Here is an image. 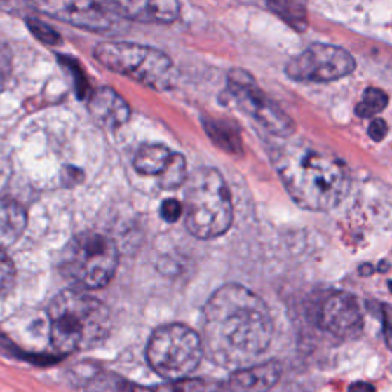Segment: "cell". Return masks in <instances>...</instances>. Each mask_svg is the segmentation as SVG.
<instances>
[{
	"instance_id": "30bf717a",
	"label": "cell",
	"mask_w": 392,
	"mask_h": 392,
	"mask_svg": "<svg viewBox=\"0 0 392 392\" xmlns=\"http://www.w3.org/2000/svg\"><path fill=\"white\" fill-rule=\"evenodd\" d=\"M39 11L89 31H107L115 25V13L109 5L97 2H37Z\"/></svg>"
},
{
	"instance_id": "484cf974",
	"label": "cell",
	"mask_w": 392,
	"mask_h": 392,
	"mask_svg": "<svg viewBox=\"0 0 392 392\" xmlns=\"http://www.w3.org/2000/svg\"><path fill=\"white\" fill-rule=\"evenodd\" d=\"M388 133V124L385 120H374L370 124V137L374 141H381Z\"/></svg>"
},
{
	"instance_id": "8fae6325",
	"label": "cell",
	"mask_w": 392,
	"mask_h": 392,
	"mask_svg": "<svg viewBox=\"0 0 392 392\" xmlns=\"http://www.w3.org/2000/svg\"><path fill=\"white\" fill-rule=\"evenodd\" d=\"M319 325L339 339L360 334L363 318L357 300L348 293H334L325 297L319 308Z\"/></svg>"
},
{
	"instance_id": "4316f807",
	"label": "cell",
	"mask_w": 392,
	"mask_h": 392,
	"mask_svg": "<svg viewBox=\"0 0 392 392\" xmlns=\"http://www.w3.org/2000/svg\"><path fill=\"white\" fill-rule=\"evenodd\" d=\"M383 334H385L386 345L392 351V311H389V308H385V313H383Z\"/></svg>"
},
{
	"instance_id": "5b68a950",
	"label": "cell",
	"mask_w": 392,
	"mask_h": 392,
	"mask_svg": "<svg viewBox=\"0 0 392 392\" xmlns=\"http://www.w3.org/2000/svg\"><path fill=\"white\" fill-rule=\"evenodd\" d=\"M119 250L103 233L86 231L74 236L60 255L58 266L75 290H98L112 281Z\"/></svg>"
},
{
	"instance_id": "7a4b0ae2",
	"label": "cell",
	"mask_w": 392,
	"mask_h": 392,
	"mask_svg": "<svg viewBox=\"0 0 392 392\" xmlns=\"http://www.w3.org/2000/svg\"><path fill=\"white\" fill-rule=\"evenodd\" d=\"M274 165L293 201L306 210H332L344 201L351 186L344 161L306 143L282 146Z\"/></svg>"
},
{
	"instance_id": "ba28073f",
	"label": "cell",
	"mask_w": 392,
	"mask_h": 392,
	"mask_svg": "<svg viewBox=\"0 0 392 392\" xmlns=\"http://www.w3.org/2000/svg\"><path fill=\"white\" fill-rule=\"evenodd\" d=\"M229 89L244 112L252 115L266 130L279 137H288L293 133V120L265 95L248 72L241 69L231 71L229 74Z\"/></svg>"
},
{
	"instance_id": "83f0119b",
	"label": "cell",
	"mask_w": 392,
	"mask_h": 392,
	"mask_svg": "<svg viewBox=\"0 0 392 392\" xmlns=\"http://www.w3.org/2000/svg\"><path fill=\"white\" fill-rule=\"evenodd\" d=\"M349 392H375V388L371 385V383L356 381L349 386Z\"/></svg>"
},
{
	"instance_id": "3957f363",
	"label": "cell",
	"mask_w": 392,
	"mask_h": 392,
	"mask_svg": "<svg viewBox=\"0 0 392 392\" xmlns=\"http://www.w3.org/2000/svg\"><path fill=\"white\" fill-rule=\"evenodd\" d=\"M49 334L60 353L88 351L107 339L111 311L97 297L80 290H65L49 305Z\"/></svg>"
},
{
	"instance_id": "52a82bcc",
	"label": "cell",
	"mask_w": 392,
	"mask_h": 392,
	"mask_svg": "<svg viewBox=\"0 0 392 392\" xmlns=\"http://www.w3.org/2000/svg\"><path fill=\"white\" fill-rule=\"evenodd\" d=\"M203 354L201 336L181 323L155 330L146 349L150 368L169 381L187 379L201 363Z\"/></svg>"
},
{
	"instance_id": "e0dca14e",
	"label": "cell",
	"mask_w": 392,
	"mask_h": 392,
	"mask_svg": "<svg viewBox=\"0 0 392 392\" xmlns=\"http://www.w3.org/2000/svg\"><path fill=\"white\" fill-rule=\"evenodd\" d=\"M86 392H154L112 372H102L88 383Z\"/></svg>"
},
{
	"instance_id": "d4e9b609",
	"label": "cell",
	"mask_w": 392,
	"mask_h": 392,
	"mask_svg": "<svg viewBox=\"0 0 392 392\" xmlns=\"http://www.w3.org/2000/svg\"><path fill=\"white\" fill-rule=\"evenodd\" d=\"M11 69V55H10V49L0 41V85L5 81V79L8 77Z\"/></svg>"
},
{
	"instance_id": "d6986e66",
	"label": "cell",
	"mask_w": 392,
	"mask_h": 392,
	"mask_svg": "<svg viewBox=\"0 0 392 392\" xmlns=\"http://www.w3.org/2000/svg\"><path fill=\"white\" fill-rule=\"evenodd\" d=\"M388 95L377 88H368L363 93V100L356 106V114L362 119H370V116L381 112L388 106Z\"/></svg>"
},
{
	"instance_id": "f1b7e54d",
	"label": "cell",
	"mask_w": 392,
	"mask_h": 392,
	"mask_svg": "<svg viewBox=\"0 0 392 392\" xmlns=\"http://www.w3.org/2000/svg\"><path fill=\"white\" fill-rule=\"evenodd\" d=\"M389 290H391V291H392V281H391V282H389Z\"/></svg>"
},
{
	"instance_id": "ffe728a7",
	"label": "cell",
	"mask_w": 392,
	"mask_h": 392,
	"mask_svg": "<svg viewBox=\"0 0 392 392\" xmlns=\"http://www.w3.org/2000/svg\"><path fill=\"white\" fill-rule=\"evenodd\" d=\"M154 392H208V386L201 379H181L163 383Z\"/></svg>"
},
{
	"instance_id": "ac0fdd59",
	"label": "cell",
	"mask_w": 392,
	"mask_h": 392,
	"mask_svg": "<svg viewBox=\"0 0 392 392\" xmlns=\"http://www.w3.org/2000/svg\"><path fill=\"white\" fill-rule=\"evenodd\" d=\"M187 180L186 160L182 155L173 154L168 168L160 175V186L165 190H173L182 186Z\"/></svg>"
},
{
	"instance_id": "cb8c5ba5",
	"label": "cell",
	"mask_w": 392,
	"mask_h": 392,
	"mask_svg": "<svg viewBox=\"0 0 392 392\" xmlns=\"http://www.w3.org/2000/svg\"><path fill=\"white\" fill-rule=\"evenodd\" d=\"M29 28L34 31V34L41 39L43 41H46V43H55V41L58 40L57 37V32L53 31L49 27H46L45 23H41L39 20H29Z\"/></svg>"
},
{
	"instance_id": "9a60e30c",
	"label": "cell",
	"mask_w": 392,
	"mask_h": 392,
	"mask_svg": "<svg viewBox=\"0 0 392 392\" xmlns=\"http://www.w3.org/2000/svg\"><path fill=\"white\" fill-rule=\"evenodd\" d=\"M173 152H170L169 147L163 144H149L143 146L133 160L135 169L143 175H160L168 168L169 161L172 160Z\"/></svg>"
},
{
	"instance_id": "7402d4cb",
	"label": "cell",
	"mask_w": 392,
	"mask_h": 392,
	"mask_svg": "<svg viewBox=\"0 0 392 392\" xmlns=\"http://www.w3.org/2000/svg\"><path fill=\"white\" fill-rule=\"evenodd\" d=\"M299 4H271L270 6L273 8L274 11H276L283 20H290V15L291 18H295L296 22V28L297 29H304L306 27V19H305V13H299V14H293V10H296Z\"/></svg>"
},
{
	"instance_id": "6da1fadb",
	"label": "cell",
	"mask_w": 392,
	"mask_h": 392,
	"mask_svg": "<svg viewBox=\"0 0 392 392\" xmlns=\"http://www.w3.org/2000/svg\"><path fill=\"white\" fill-rule=\"evenodd\" d=\"M273 320L264 300L248 288L229 283L207 300L203 346L224 368H241L270 346Z\"/></svg>"
},
{
	"instance_id": "4fadbf2b",
	"label": "cell",
	"mask_w": 392,
	"mask_h": 392,
	"mask_svg": "<svg viewBox=\"0 0 392 392\" xmlns=\"http://www.w3.org/2000/svg\"><path fill=\"white\" fill-rule=\"evenodd\" d=\"M115 14L137 22L169 23L180 15V4L177 2H111L107 4Z\"/></svg>"
},
{
	"instance_id": "44dd1931",
	"label": "cell",
	"mask_w": 392,
	"mask_h": 392,
	"mask_svg": "<svg viewBox=\"0 0 392 392\" xmlns=\"http://www.w3.org/2000/svg\"><path fill=\"white\" fill-rule=\"evenodd\" d=\"M15 278L14 264L10 257L0 248V296H4L8 290L13 287Z\"/></svg>"
},
{
	"instance_id": "603a6c76",
	"label": "cell",
	"mask_w": 392,
	"mask_h": 392,
	"mask_svg": "<svg viewBox=\"0 0 392 392\" xmlns=\"http://www.w3.org/2000/svg\"><path fill=\"white\" fill-rule=\"evenodd\" d=\"M161 218L168 222H175L180 219V216L182 215V205L177 201V199H168L161 204L160 208Z\"/></svg>"
},
{
	"instance_id": "9c48e42d",
	"label": "cell",
	"mask_w": 392,
	"mask_h": 392,
	"mask_svg": "<svg viewBox=\"0 0 392 392\" xmlns=\"http://www.w3.org/2000/svg\"><path fill=\"white\" fill-rule=\"evenodd\" d=\"M356 68L353 55L345 49L325 43H313L304 53L291 58L287 75L297 81H334L351 74Z\"/></svg>"
},
{
	"instance_id": "7c38bea8",
	"label": "cell",
	"mask_w": 392,
	"mask_h": 392,
	"mask_svg": "<svg viewBox=\"0 0 392 392\" xmlns=\"http://www.w3.org/2000/svg\"><path fill=\"white\" fill-rule=\"evenodd\" d=\"M89 111L95 121L111 129L123 126L130 116L128 103L111 88H100L90 94Z\"/></svg>"
},
{
	"instance_id": "5bb4252c",
	"label": "cell",
	"mask_w": 392,
	"mask_h": 392,
	"mask_svg": "<svg viewBox=\"0 0 392 392\" xmlns=\"http://www.w3.org/2000/svg\"><path fill=\"white\" fill-rule=\"evenodd\" d=\"M281 363L265 362L233 372L230 386L238 392H269L281 380Z\"/></svg>"
},
{
	"instance_id": "8992f818",
	"label": "cell",
	"mask_w": 392,
	"mask_h": 392,
	"mask_svg": "<svg viewBox=\"0 0 392 392\" xmlns=\"http://www.w3.org/2000/svg\"><path fill=\"white\" fill-rule=\"evenodd\" d=\"M94 55L104 68L156 90L170 89L178 80L172 58L155 48L130 41H104L95 48Z\"/></svg>"
},
{
	"instance_id": "2e32d148",
	"label": "cell",
	"mask_w": 392,
	"mask_h": 392,
	"mask_svg": "<svg viewBox=\"0 0 392 392\" xmlns=\"http://www.w3.org/2000/svg\"><path fill=\"white\" fill-rule=\"evenodd\" d=\"M27 224L22 207L11 201H0V244H11L20 236Z\"/></svg>"
},
{
	"instance_id": "277c9868",
	"label": "cell",
	"mask_w": 392,
	"mask_h": 392,
	"mask_svg": "<svg viewBox=\"0 0 392 392\" xmlns=\"http://www.w3.org/2000/svg\"><path fill=\"white\" fill-rule=\"evenodd\" d=\"M233 222V204L222 175L198 169L186 189V227L198 239L222 236Z\"/></svg>"
}]
</instances>
